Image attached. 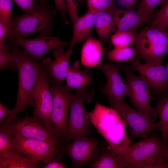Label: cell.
<instances>
[{
  "instance_id": "1",
  "label": "cell",
  "mask_w": 168,
  "mask_h": 168,
  "mask_svg": "<svg viewBox=\"0 0 168 168\" xmlns=\"http://www.w3.org/2000/svg\"><path fill=\"white\" fill-rule=\"evenodd\" d=\"M11 53L18 70V88L15 105L5 119L7 123L16 119L17 114L26 110L28 106L34 107V91L42 68L38 61L30 57L17 46H14Z\"/></svg>"
},
{
  "instance_id": "2",
  "label": "cell",
  "mask_w": 168,
  "mask_h": 168,
  "mask_svg": "<svg viewBox=\"0 0 168 168\" xmlns=\"http://www.w3.org/2000/svg\"><path fill=\"white\" fill-rule=\"evenodd\" d=\"M88 114L94 127L109 146L122 155L131 141L127 135L126 124L118 112L111 107L96 102L94 109Z\"/></svg>"
},
{
  "instance_id": "3",
  "label": "cell",
  "mask_w": 168,
  "mask_h": 168,
  "mask_svg": "<svg viewBox=\"0 0 168 168\" xmlns=\"http://www.w3.org/2000/svg\"><path fill=\"white\" fill-rule=\"evenodd\" d=\"M122 155L129 168H168L166 145L158 132L130 145Z\"/></svg>"
},
{
  "instance_id": "4",
  "label": "cell",
  "mask_w": 168,
  "mask_h": 168,
  "mask_svg": "<svg viewBox=\"0 0 168 168\" xmlns=\"http://www.w3.org/2000/svg\"><path fill=\"white\" fill-rule=\"evenodd\" d=\"M6 123L14 137L44 141L59 149L63 146V142L66 140L52 124L34 116L16 119L11 122Z\"/></svg>"
},
{
  "instance_id": "5",
  "label": "cell",
  "mask_w": 168,
  "mask_h": 168,
  "mask_svg": "<svg viewBox=\"0 0 168 168\" xmlns=\"http://www.w3.org/2000/svg\"><path fill=\"white\" fill-rule=\"evenodd\" d=\"M133 44L145 63H162L168 54V30L150 25L137 35Z\"/></svg>"
},
{
  "instance_id": "6",
  "label": "cell",
  "mask_w": 168,
  "mask_h": 168,
  "mask_svg": "<svg viewBox=\"0 0 168 168\" xmlns=\"http://www.w3.org/2000/svg\"><path fill=\"white\" fill-rule=\"evenodd\" d=\"M93 89L85 87L76 90L72 102L68 119L66 140L70 142L80 137L92 133L94 127L87 111L84 107L85 102L89 103L93 99Z\"/></svg>"
},
{
  "instance_id": "7",
  "label": "cell",
  "mask_w": 168,
  "mask_h": 168,
  "mask_svg": "<svg viewBox=\"0 0 168 168\" xmlns=\"http://www.w3.org/2000/svg\"><path fill=\"white\" fill-rule=\"evenodd\" d=\"M40 2L30 12L23 15H12L13 33L25 38L39 32L51 36V30L56 11Z\"/></svg>"
},
{
  "instance_id": "8",
  "label": "cell",
  "mask_w": 168,
  "mask_h": 168,
  "mask_svg": "<svg viewBox=\"0 0 168 168\" xmlns=\"http://www.w3.org/2000/svg\"><path fill=\"white\" fill-rule=\"evenodd\" d=\"M105 97L111 107L118 112L128 127L131 138H144L151 133L160 131L159 122H155L131 108L124 99Z\"/></svg>"
},
{
  "instance_id": "9",
  "label": "cell",
  "mask_w": 168,
  "mask_h": 168,
  "mask_svg": "<svg viewBox=\"0 0 168 168\" xmlns=\"http://www.w3.org/2000/svg\"><path fill=\"white\" fill-rule=\"evenodd\" d=\"M102 145L95 138L84 136L73 139L62 146L60 150L69 158L72 168H80L94 162L98 158Z\"/></svg>"
},
{
  "instance_id": "10",
  "label": "cell",
  "mask_w": 168,
  "mask_h": 168,
  "mask_svg": "<svg viewBox=\"0 0 168 168\" xmlns=\"http://www.w3.org/2000/svg\"><path fill=\"white\" fill-rule=\"evenodd\" d=\"M124 72L128 86V97L136 110L152 120L157 115L155 107H152L149 91L151 88L146 80L140 75L133 74L126 67L120 65Z\"/></svg>"
},
{
  "instance_id": "11",
  "label": "cell",
  "mask_w": 168,
  "mask_h": 168,
  "mask_svg": "<svg viewBox=\"0 0 168 168\" xmlns=\"http://www.w3.org/2000/svg\"><path fill=\"white\" fill-rule=\"evenodd\" d=\"M49 82L53 97L51 123L66 138L68 115L75 92L67 85L61 86L50 78Z\"/></svg>"
},
{
  "instance_id": "12",
  "label": "cell",
  "mask_w": 168,
  "mask_h": 168,
  "mask_svg": "<svg viewBox=\"0 0 168 168\" xmlns=\"http://www.w3.org/2000/svg\"><path fill=\"white\" fill-rule=\"evenodd\" d=\"M8 39L10 45L21 46L28 56L37 61L50 50L63 47L68 44L61 40L58 35L52 37L42 33L36 38L27 39L12 33Z\"/></svg>"
},
{
  "instance_id": "13",
  "label": "cell",
  "mask_w": 168,
  "mask_h": 168,
  "mask_svg": "<svg viewBox=\"0 0 168 168\" xmlns=\"http://www.w3.org/2000/svg\"><path fill=\"white\" fill-rule=\"evenodd\" d=\"M49 78L48 73L42 67L34 93L33 115L52 124L51 118L53 107V97L50 87Z\"/></svg>"
},
{
  "instance_id": "14",
  "label": "cell",
  "mask_w": 168,
  "mask_h": 168,
  "mask_svg": "<svg viewBox=\"0 0 168 168\" xmlns=\"http://www.w3.org/2000/svg\"><path fill=\"white\" fill-rule=\"evenodd\" d=\"M13 141L15 151L27 158L38 162H46L60 152L59 148L37 139L13 137Z\"/></svg>"
},
{
  "instance_id": "15",
  "label": "cell",
  "mask_w": 168,
  "mask_h": 168,
  "mask_svg": "<svg viewBox=\"0 0 168 168\" xmlns=\"http://www.w3.org/2000/svg\"><path fill=\"white\" fill-rule=\"evenodd\" d=\"M130 62L132 68L138 72L156 92L161 94L168 90V72L162 63H143L135 58Z\"/></svg>"
},
{
  "instance_id": "16",
  "label": "cell",
  "mask_w": 168,
  "mask_h": 168,
  "mask_svg": "<svg viewBox=\"0 0 168 168\" xmlns=\"http://www.w3.org/2000/svg\"><path fill=\"white\" fill-rule=\"evenodd\" d=\"M97 67L106 78L107 82L104 86L100 89L105 97L122 100L124 96H128V86L120 75V65L102 62Z\"/></svg>"
},
{
  "instance_id": "17",
  "label": "cell",
  "mask_w": 168,
  "mask_h": 168,
  "mask_svg": "<svg viewBox=\"0 0 168 168\" xmlns=\"http://www.w3.org/2000/svg\"><path fill=\"white\" fill-rule=\"evenodd\" d=\"M73 52L72 49H69L64 53L63 47L56 49L53 52L55 59L47 57L43 60L42 65L48 73L50 78L55 82L60 84L65 79L70 68V58Z\"/></svg>"
},
{
  "instance_id": "18",
  "label": "cell",
  "mask_w": 168,
  "mask_h": 168,
  "mask_svg": "<svg viewBox=\"0 0 168 168\" xmlns=\"http://www.w3.org/2000/svg\"><path fill=\"white\" fill-rule=\"evenodd\" d=\"M110 12L114 17L117 30H136L146 22L139 12L133 10H123L114 6Z\"/></svg>"
},
{
  "instance_id": "19",
  "label": "cell",
  "mask_w": 168,
  "mask_h": 168,
  "mask_svg": "<svg viewBox=\"0 0 168 168\" xmlns=\"http://www.w3.org/2000/svg\"><path fill=\"white\" fill-rule=\"evenodd\" d=\"M94 15V13L88 9L72 23L73 35L69 49H72L76 44L85 41L90 37L91 31L95 27Z\"/></svg>"
},
{
  "instance_id": "20",
  "label": "cell",
  "mask_w": 168,
  "mask_h": 168,
  "mask_svg": "<svg viewBox=\"0 0 168 168\" xmlns=\"http://www.w3.org/2000/svg\"><path fill=\"white\" fill-rule=\"evenodd\" d=\"M88 166L91 168H129L128 163L122 155L104 143L98 158Z\"/></svg>"
},
{
  "instance_id": "21",
  "label": "cell",
  "mask_w": 168,
  "mask_h": 168,
  "mask_svg": "<svg viewBox=\"0 0 168 168\" xmlns=\"http://www.w3.org/2000/svg\"><path fill=\"white\" fill-rule=\"evenodd\" d=\"M102 48L100 41L90 37L82 46L81 63L89 68L97 67L102 62Z\"/></svg>"
},
{
  "instance_id": "22",
  "label": "cell",
  "mask_w": 168,
  "mask_h": 168,
  "mask_svg": "<svg viewBox=\"0 0 168 168\" xmlns=\"http://www.w3.org/2000/svg\"><path fill=\"white\" fill-rule=\"evenodd\" d=\"M40 162L35 161L15 150L0 152V168L41 167Z\"/></svg>"
},
{
  "instance_id": "23",
  "label": "cell",
  "mask_w": 168,
  "mask_h": 168,
  "mask_svg": "<svg viewBox=\"0 0 168 168\" xmlns=\"http://www.w3.org/2000/svg\"><path fill=\"white\" fill-rule=\"evenodd\" d=\"M81 64L77 60L72 63L68 70L65 79L66 85L70 89L77 90L93 84L90 70L86 69L81 71Z\"/></svg>"
},
{
  "instance_id": "24",
  "label": "cell",
  "mask_w": 168,
  "mask_h": 168,
  "mask_svg": "<svg viewBox=\"0 0 168 168\" xmlns=\"http://www.w3.org/2000/svg\"><path fill=\"white\" fill-rule=\"evenodd\" d=\"M94 15L95 27L100 40L106 41L116 29L114 17L108 11L96 12Z\"/></svg>"
},
{
  "instance_id": "25",
  "label": "cell",
  "mask_w": 168,
  "mask_h": 168,
  "mask_svg": "<svg viewBox=\"0 0 168 168\" xmlns=\"http://www.w3.org/2000/svg\"><path fill=\"white\" fill-rule=\"evenodd\" d=\"M154 107L159 117L160 132L165 145L168 137V94L159 99Z\"/></svg>"
},
{
  "instance_id": "26",
  "label": "cell",
  "mask_w": 168,
  "mask_h": 168,
  "mask_svg": "<svg viewBox=\"0 0 168 168\" xmlns=\"http://www.w3.org/2000/svg\"><path fill=\"white\" fill-rule=\"evenodd\" d=\"M138 34L136 30H117L111 35V42L114 48L129 46L133 44Z\"/></svg>"
},
{
  "instance_id": "27",
  "label": "cell",
  "mask_w": 168,
  "mask_h": 168,
  "mask_svg": "<svg viewBox=\"0 0 168 168\" xmlns=\"http://www.w3.org/2000/svg\"><path fill=\"white\" fill-rule=\"evenodd\" d=\"M136 48L128 46L114 48L108 52L106 54V59L110 61L124 62L130 61L136 54Z\"/></svg>"
},
{
  "instance_id": "28",
  "label": "cell",
  "mask_w": 168,
  "mask_h": 168,
  "mask_svg": "<svg viewBox=\"0 0 168 168\" xmlns=\"http://www.w3.org/2000/svg\"><path fill=\"white\" fill-rule=\"evenodd\" d=\"M14 145L13 137L7 124L3 121L0 122V152L15 150Z\"/></svg>"
},
{
  "instance_id": "29",
  "label": "cell",
  "mask_w": 168,
  "mask_h": 168,
  "mask_svg": "<svg viewBox=\"0 0 168 168\" xmlns=\"http://www.w3.org/2000/svg\"><path fill=\"white\" fill-rule=\"evenodd\" d=\"M166 0H141L137 6L136 11L143 17L146 22L152 16L156 7Z\"/></svg>"
},
{
  "instance_id": "30",
  "label": "cell",
  "mask_w": 168,
  "mask_h": 168,
  "mask_svg": "<svg viewBox=\"0 0 168 168\" xmlns=\"http://www.w3.org/2000/svg\"><path fill=\"white\" fill-rule=\"evenodd\" d=\"M151 25L168 29V0L161 4V7L153 16Z\"/></svg>"
},
{
  "instance_id": "31",
  "label": "cell",
  "mask_w": 168,
  "mask_h": 168,
  "mask_svg": "<svg viewBox=\"0 0 168 168\" xmlns=\"http://www.w3.org/2000/svg\"><path fill=\"white\" fill-rule=\"evenodd\" d=\"M12 0H0V21L13 30Z\"/></svg>"
},
{
  "instance_id": "32",
  "label": "cell",
  "mask_w": 168,
  "mask_h": 168,
  "mask_svg": "<svg viewBox=\"0 0 168 168\" xmlns=\"http://www.w3.org/2000/svg\"><path fill=\"white\" fill-rule=\"evenodd\" d=\"M11 46L10 45L5 44L0 48V69L6 68L13 71L16 68L12 53L9 51Z\"/></svg>"
},
{
  "instance_id": "33",
  "label": "cell",
  "mask_w": 168,
  "mask_h": 168,
  "mask_svg": "<svg viewBox=\"0 0 168 168\" xmlns=\"http://www.w3.org/2000/svg\"><path fill=\"white\" fill-rule=\"evenodd\" d=\"M88 9L94 13L109 11L114 6L112 0H87Z\"/></svg>"
},
{
  "instance_id": "34",
  "label": "cell",
  "mask_w": 168,
  "mask_h": 168,
  "mask_svg": "<svg viewBox=\"0 0 168 168\" xmlns=\"http://www.w3.org/2000/svg\"><path fill=\"white\" fill-rule=\"evenodd\" d=\"M63 154L60 152L49 158L47 161L43 163L41 168H68L63 163L62 158Z\"/></svg>"
},
{
  "instance_id": "35",
  "label": "cell",
  "mask_w": 168,
  "mask_h": 168,
  "mask_svg": "<svg viewBox=\"0 0 168 168\" xmlns=\"http://www.w3.org/2000/svg\"><path fill=\"white\" fill-rule=\"evenodd\" d=\"M80 0H65L68 9V12L72 23L79 17L77 7Z\"/></svg>"
},
{
  "instance_id": "36",
  "label": "cell",
  "mask_w": 168,
  "mask_h": 168,
  "mask_svg": "<svg viewBox=\"0 0 168 168\" xmlns=\"http://www.w3.org/2000/svg\"><path fill=\"white\" fill-rule=\"evenodd\" d=\"M16 4L23 11L24 14L31 12L34 8L36 4V0H13Z\"/></svg>"
},
{
  "instance_id": "37",
  "label": "cell",
  "mask_w": 168,
  "mask_h": 168,
  "mask_svg": "<svg viewBox=\"0 0 168 168\" xmlns=\"http://www.w3.org/2000/svg\"><path fill=\"white\" fill-rule=\"evenodd\" d=\"M12 32V29L0 21V48L4 45L5 41L7 38H9Z\"/></svg>"
},
{
  "instance_id": "38",
  "label": "cell",
  "mask_w": 168,
  "mask_h": 168,
  "mask_svg": "<svg viewBox=\"0 0 168 168\" xmlns=\"http://www.w3.org/2000/svg\"><path fill=\"white\" fill-rule=\"evenodd\" d=\"M54 1L55 6V11H60L61 12L63 19L66 21L65 14L68 12V9L65 0H54Z\"/></svg>"
},
{
  "instance_id": "39",
  "label": "cell",
  "mask_w": 168,
  "mask_h": 168,
  "mask_svg": "<svg viewBox=\"0 0 168 168\" xmlns=\"http://www.w3.org/2000/svg\"><path fill=\"white\" fill-rule=\"evenodd\" d=\"M12 110L6 108L1 103H0V122L5 120L12 113Z\"/></svg>"
},
{
  "instance_id": "40",
  "label": "cell",
  "mask_w": 168,
  "mask_h": 168,
  "mask_svg": "<svg viewBox=\"0 0 168 168\" xmlns=\"http://www.w3.org/2000/svg\"><path fill=\"white\" fill-rule=\"evenodd\" d=\"M138 0H119V4L127 10H133Z\"/></svg>"
},
{
  "instance_id": "41",
  "label": "cell",
  "mask_w": 168,
  "mask_h": 168,
  "mask_svg": "<svg viewBox=\"0 0 168 168\" xmlns=\"http://www.w3.org/2000/svg\"><path fill=\"white\" fill-rule=\"evenodd\" d=\"M166 151H167V161L168 163V137L166 140V143L165 144Z\"/></svg>"
},
{
  "instance_id": "42",
  "label": "cell",
  "mask_w": 168,
  "mask_h": 168,
  "mask_svg": "<svg viewBox=\"0 0 168 168\" xmlns=\"http://www.w3.org/2000/svg\"><path fill=\"white\" fill-rule=\"evenodd\" d=\"M47 0H39L40 2L43 3H46Z\"/></svg>"
},
{
  "instance_id": "43",
  "label": "cell",
  "mask_w": 168,
  "mask_h": 168,
  "mask_svg": "<svg viewBox=\"0 0 168 168\" xmlns=\"http://www.w3.org/2000/svg\"><path fill=\"white\" fill-rule=\"evenodd\" d=\"M165 66L166 67V68L167 70V72H168V62H167V63L166 64V65H165Z\"/></svg>"
},
{
  "instance_id": "44",
  "label": "cell",
  "mask_w": 168,
  "mask_h": 168,
  "mask_svg": "<svg viewBox=\"0 0 168 168\" xmlns=\"http://www.w3.org/2000/svg\"><path fill=\"white\" fill-rule=\"evenodd\" d=\"M112 1H113V2H115V0H112Z\"/></svg>"
}]
</instances>
